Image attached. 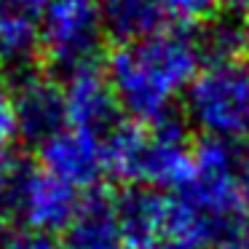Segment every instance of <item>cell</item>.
Masks as SVG:
<instances>
[{"instance_id": "obj_1", "label": "cell", "mask_w": 249, "mask_h": 249, "mask_svg": "<svg viewBox=\"0 0 249 249\" xmlns=\"http://www.w3.org/2000/svg\"><path fill=\"white\" fill-rule=\"evenodd\" d=\"M204 62L201 40L190 30L166 27L150 38L115 46L105 72L121 113L134 124L153 126L177 115L174 105L185 97Z\"/></svg>"}, {"instance_id": "obj_2", "label": "cell", "mask_w": 249, "mask_h": 249, "mask_svg": "<svg viewBox=\"0 0 249 249\" xmlns=\"http://www.w3.org/2000/svg\"><path fill=\"white\" fill-rule=\"evenodd\" d=\"M107 174L129 188H153L177 193L190 177L193 145L185 124L172 115L153 126L118 121L105 134Z\"/></svg>"}, {"instance_id": "obj_3", "label": "cell", "mask_w": 249, "mask_h": 249, "mask_svg": "<svg viewBox=\"0 0 249 249\" xmlns=\"http://www.w3.org/2000/svg\"><path fill=\"white\" fill-rule=\"evenodd\" d=\"M185 115L206 140L249 142V62H204L185 91Z\"/></svg>"}, {"instance_id": "obj_4", "label": "cell", "mask_w": 249, "mask_h": 249, "mask_svg": "<svg viewBox=\"0 0 249 249\" xmlns=\"http://www.w3.org/2000/svg\"><path fill=\"white\" fill-rule=\"evenodd\" d=\"M83 193L59 182L38 163L14 158L8 161L0 185V212L14 217L22 228L40 233H62L75 217Z\"/></svg>"}, {"instance_id": "obj_5", "label": "cell", "mask_w": 249, "mask_h": 249, "mask_svg": "<svg viewBox=\"0 0 249 249\" xmlns=\"http://www.w3.org/2000/svg\"><path fill=\"white\" fill-rule=\"evenodd\" d=\"M236 161L238 156L233 153V145L204 137L193 145V166L188 182L177 190L179 198L225 238L241 225L244 214Z\"/></svg>"}, {"instance_id": "obj_6", "label": "cell", "mask_w": 249, "mask_h": 249, "mask_svg": "<svg viewBox=\"0 0 249 249\" xmlns=\"http://www.w3.org/2000/svg\"><path fill=\"white\" fill-rule=\"evenodd\" d=\"M102 0H51L40 17L38 54L59 75L99 59Z\"/></svg>"}, {"instance_id": "obj_7", "label": "cell", "mask_w": 249, "mask_h": 249, "mask_svg": "<svg viewBox=\"0 0 249 249\" xmlns=\"http://www.w3.org/2000/svg\"><path fill=\"white\" fill-rule=\"evenodd\" d=\"M14 97L17 137L38 150L43 142L67 129V107L62 83L49 72L30 70L8 81Z\"/></svg>"}, {"instance_id": "obj_8", "label": "cell", "mask_w": 249, "mask_h": 249, "mask_svg": "<svg viewBox=\"0 0 249 249\" xmlns=\"http://www.w3.org/2000/svg\"><path fill=\"white\" fill-rule=\"evenodd\" d=\"M38 166L83 196L99 190L107 177L105 137L67 126L38 147Z\"/></svg>"}, {"instance_id": "obj_9", "label": "cell", "mask_w": 249, "mask_h": 249, "mask_svg": "<svg viewBox=\"0 0 249 249\" xmlns=\"http://www.w3.org/2000/svg\"><path fill=\"white\" fill-rule=\"evenodd\" d=\"M62 91H65L67 126L83 129L105 137L121 121V107L107 81L102 62H89L75 70L65 72Z\"/></svg>"}, {"instance_id": "obj_10", "label": "cell", "mask_w": 249, "mask_h": 249, "mask_svg": "<svg viewBox=\"0 0 249 249\" xmlns=\"http://www.w3.org/2000/svg\"><path fill=\"white\" fill-rule=\"evenodd\" d=\"M172 193L126 188L115 196V217L126 249H166Z\"/></svg>"}, {"instance_id": "obj_11", "label": "cell", "mask_w": 249, "mask_h": 249, "mask_svg": "<svg viewBox=\"0 0 249 249\" xmlns=\"http://www.w3.org/2000/svg\"><path fill=\"white\" fill-rule=\"evenodd\" d=\"M59 249H126L115 217V196L105 190L83 196L75 217L62 231Z\"/></svg>"}, {"instance_id": "obj_12", "label": "cell", "mask_w": 249, "mask_h": 249, "mask_svg": "<svg viewBox=\"0 0 249 249\" xmlns=\"http://www.w3.org/2000/svg\"><path fill=\"white\" fill-rule=\"evenodd\" d=\"M102 22L105 35H110L115 46L150 38L172 27L153 0H102Z\"/></svg>"}, {"instance_id": "obj_13", "label": "cell", "mask_w": 249, "mask_h": 249, "mask_svg": "<svg viewBox=\"0 0 249 249\" xmlns=\"http://www.w3.org/2000/svg\"><path fill=\"white\" fill-rule=\"evenodd\" d=\"M158 6V11L163 14L172 27H182L190 30L196 24L212 19L217 8V0H153Z\"/></svg>"}, {"instance_id": "obj_14", "label": "cell", "mask_w": 249, "mask_h": 249, "mask_svg": "<svg viewBox=\"0 0 249 249\" xmlns=\"http://www.w3.org/2000/svg\"><path fill=\"white\" fill-rule=\"evenodd\" d=\"M17 140V118H14V97L11 86L0 75V158L8 156V147Z\"/></svg>"}, {"instance_id": "obj_15", "label": "cell", "mask_w": 249, "mask_h": 249, "mask_svg": "<svg viewBox=\"0 0 249 249\" xmlns=\"http://www.w3.org/2000/svg\"><path fill=\"white\" fill-rule=\"evenodd\" d=\"M0 249H59V241L49 233L30 231V228H8L0 241Z\"/></svg>"}, {"instance_id": "obj_16", "label": "cell", "mask_w": 249, "mask_h": 249, "mask_svg": "<svg viewBox=\"0 0 249 249\" xmlns=\"http://www.w3.org/2000/svg\"><path fill=\"white\" fill-rule=\"evenodd\" d=\"M51 0H0V17L11 19H27V22H38L43 11L49 8Z\"/></svg>"}, {"instance_id": "obj_17", "label": "cell", "mask_w": 249, "mask_h": 249, "mask_svg": "<svg viewBox=\"0 0 249 249\" xmlns=\"http://www.w3.org/2000/svg\"><path fill=\"white\" fill-rule=\"evenodd\" d=\"M236 177H238V196H241L244 212H249V142L236 161Z\"/></svg>"}, {"instance_id": "obj_18", "label": "cell", "mask_w": 249, "mask_h": 249, "mask_svg": "<svg viewBox=\"0 0 249 249\" xmlns=\"http://www.w3.org/2000/svg\"><path fill=\"white\" fill-rule=\"evenodd\" d=\"M217 249H249V222H241Z\"/></svg>"}, {"instance_id": "obj_19", "label": "cell", "mask_w": 249, "mask_h": 249, "mask_svg": "<svg viewBox=\"0 0 249 249\" xmlns=\"http://www.w3.org/2000/svg\"><path fill=\"white\" fill-rule=\"evenodd\" d=\"M217 6H225L228 11H244V14H249V0H217Z\"/></svg>"}, {"instance_id": "obj_20", "label": "cell", "mask_w": 249, "mask_h": 249, "mask_svg": "<svg viewBox=\"0 0 249 249\" xmlns=\"http://www.w3.org/2000/svg\"><path fill=\"white\" fill-rule=\"evenodd\" d=\"M241 30H244V54L249 56V14H247V22H244ZM247 62H249V59H247Z\"/></svg>"}, {"instance_id": "obj_21", "label": "cell", "mask_w": 249, "mask_h": 249, "mask_svg": "<svg viewBox=\"0 0 249 249\" xmlns=\"http://www.w3.org/2000/svg\"><path fill=\"white\" fill-rule=\"evenodd\" d=\"M8 161H11V156L0 158V185H3V177H6V169H8Z\"/></svg>"}]
</instances>
